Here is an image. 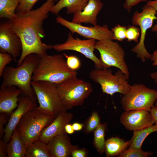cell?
<instances>
[{
    "mask_svg": "<svg viewBox=\"0 0 157 157\" xmlns=\"http://www.w3.org/2000/svg\"><path fill=\"white\" fill-rule=\"evenodd\" d=\"M55 2L54 0H47L36 9L16 13L13 17L9 20L22 43L21 53L17 62V66L30 54L35 53L41 57L47 54V50L53 49V45L43 43L42 39L45 35L43 24Z\"/></svg>",
    "mask_w": 157,
    "mask_h": 157,
    "instance_id": "1",
    "label": "cell"
},
{
    "mask_svg": "<svg viewBox=\"0 0 157 157\" xmlns=\"http://www.w3.org/2000/svg\"><path fill=\"white\" fill-rule=\"evenodd\" d=\"M41 57L32 53L27 56L17 67L6 66L2 74L1 87L14 86L20 90L22 94L36 101L37 99L31 82L34 72Z\"/></svg>",
    "mask_w": 157,
    "mask_h": 157,
    "instance_id": "2",
    "label": "cell"
},
{
    "mask_svg": "<svg viewBox=\"0 0 157 157\" xmlns=\"http://www.w3.org/2000/svg\"><path fill=\"white\" fill-rule=\"evenodd\" d=\"M76 71L68 66L63 55L47 54L40 57L34 72L32 80L46 81L57 85L76 77Z\"/></svg>",
    "mask_w": 157,
    "mask_h": 157,
    "instance_id": "3",
    "label": "cell"
},
{
    "mask_svg": "<svg viewBox=\"0 0 157 157\" xmlns=\"http://www.w3.org/2000/svg\"><path fill=\"white\" fill-rule=\"evenodd\" d=\"M56 117L41 112L35 108L25 114L16 128L20 137L26 145L39 139L42 130Z\"/></svg>",
    "mask_w": 157,
    "mask_h": 157,
    "instance_id": "4",
    "label": "cell"
},
{
    "mask_svg": "<svg viewBox=\"0 0 157 157\" xmlns=\"http://www.w3.org/2000/svg\"><path fill=\"white\" fill-rule=\"evenodd\" d=\"M57 84L46 81H33L32 86L39 106L35 108L42 113L56 117L67 111L65 109L57 88Z\"/></svg>",
    "mask_w": 157,
    "mask_h": 157,
    "instance_id": "5",
    "label": "cell"
},
{
    "mask_svg": "<svg viewBox=\"0 0 157 157\" xmlns=\"http://www.w3.org/2000/svg\"><path fill=\"white\" fill-rule=\"evenodd\" d=\"M57 88L65 110L82 105L93 89L89 82L75 77L57 85Z\"/></svg>",
    "mask_w": 157,
    "mask_h": 157,
    "instance_id": "6",
    "label": "cell"
},
{
    "mask_svg": "<svg viewBox=\"0 0 157 157\" xmlns=\"http://www.w3.org/2000/svg\"><path fill=\"white\" fill-rule=\"evenodd\" d=\"M108 69L96 68L90 72V77L100 85L104 93L111 96L116 92L123 95L126 93L131 85L129 83L125 74L119 69L113 75L112 71Z\"/></svg>",
    "mask_w": 157,
    "mask_h": 157,
    "instance_id": "7",
    "label": "cell"
},
{
    "mask_svg": "<svg viewBox=\"0 0 157 157\" xmlns=\"http://www.w3.org/2000/svg\"><path fill=\"white\" fill-rule=\"evenodd\" d=\"M157 91L147 87L143 84H134L120 100L125 111L144 110L149 112L156 102Z\"/></svg>",
    "mask_w": 157,
    "mask_h": 157,
    "instance_id": "8",
    "label": "cell"
},
{
    "mask_svg": "<svg viewBox=\"0 0 157 157\" xmlns=\"http://www.w3.org/2000/svg\"><path fill=\"white\" fill-rule=\"evenodd\" d=\"M112 40H105L96 42L95 49L100 54V59L105 68L111 67H117L125 74L128 80L129 69L125 60V52L121 45Z\"/></svg>",
    "mask_w": 157,
    "mask_h": 157,
    "instance_id": "9",
    "label": "cell"
},
{
    "mask_svg": "<svg viewBox=\"0 0 157 157\" xmlns=\"http://www.w3.org/2000/svg\"><path fill=\"white\" fill-rule=\"evenodd\" d=\"M157 12L153 7L146 5L142 8L140 13L138 11L134 13L132 19L134 25L139 26L140 28V39L139 42L131 49L136 53L138 58L144 63L147 59H150L151 55L146 49L144 41L147 30L151 28L154 21L157 19L156 15Z\"/></svg>",
    "mask_w": 157,
    "mask_h": 157,
    "instance_id": "10",
    "label": "cell"
},
{
    "mask_svg": "<svg viewBox=\"0 0 157 157\" xmlns=\"http://www.w3.org/2000/svg\"><path fill=\"white\" fill-rule=\"evenodd\" d=\"M95 40L93 39L82 40L78 38H75L69 32L66 41L63 43L53 45V49L58 52L71 50L78 52L92 61L96 69H102L105 68L104 64L94 53Z\"/></svg>",
    "mask_w": 157,
    "mask_h": 157,
    "instance_id": "11",
    "label": "cell"
},
{
    "mask_svg": "<svg viewBox=\"0 0 157 157\" xmlns=\"http://www.w3.org/2000/svg\"><path fill=\"white\" fill-rule=\"evenodd\" d=\"M56 21L57 23L67 28L72 34L77 33L87 39H93L97 41L113 40V33L106 25L85 26L81 24L68 21L59 16L56 18Z\"/></svg>",
    "mask_w": 157,
    "mask_h": 157,
    "instance_id": "12",
    "label": "cell"
},
{
    "mask_svg": "<svg viewBox=\"0 0 157 157\" xmlns=\"http://www.w3.org/2000/svg\"><path fill=\"white\" fill-rule=\"evenodd\" d=\"M22 47L21 40L13 30L9 21L0 25V51L8 53L13 56L15 62L20 56Z\"/></svg>",
    "mask_w": 157,
    "mask_h": 157,
    "instance_id": "13",
    "label": "cell"
},
{
    "mask_svg": "<svg viewBox=\"0 0 157 157\" xmlns=\"http://www.w3.org/2000/svg\"><path fill=\"white\" fill-rule=\"evenodd\" d=\"M36 107V101L29 97L22 94L19 97L18 106L10 114L5 127L3 140L6 144L10 141L14 130L23 116Z\"/></svg>",
    "mask_w": 157,
    "mask_h": 157,
    "instance_id": "14",
    "label": "cell"
},
{
    "mask_svg": "<svg viewBox=\"0 0 157 157\" xmlns=\"http://www.w3.org/2000/svg\"><path fill=\"white\" fill-rule=\"evenodd\" d=\"M120 122L130 131H135L151 126L155 123L149 112L144 110L125 111L121 115Z\"/></svg>",
    "mask_w": 157,
    "mask_h": 157,
    "instance_id": "15",
    "label": "cell"
},
{
    "mask_svg": "<svg viewBox=\"0 0 157 157\" xmlns=\"http://www.w3.org/2000/svg\"><path fill=\"white\" fill-rule=\"evenodd\" d=\"M51 157H68L78 147L73 145L66 132L53 138L47 144Z\"/></svg>",
    "mask_w": 157,
    "mask_h": 157,
    "instance_id": "16",
    "label": "cell"
},
{
    "mask_svg": "<svg viewBox=\"0 0 157 157\" xmlns=\"http://www.w3.org/2000/svg\"><path fill=\"white\" fill-rule=\"evenodd\" d=\"M73 118V115L71 113L67 111L62 112L42 130L39 139L47 144L54 137L65 132V126L70 122Z\"/></svg>",
    "mask_w": 157,
    "mask_h": 157,
    "instance_id": "17",
    "label": "cell"
},
{
    "mask_svg": "<svg viewBox=\"0 0 157 157\" xmlns=\"http://www.w3.org/2000/svg\"><path fill=\"white\" fill-rule=\"evenodd\" d=\"M22 91L14 86L1 87L0 113L10 115L18 105L19 97Z\"/></svg>",
    "mask_w": 157,
    "mask_h": 157,
    "instance_id": "18",
    "label": "cell"
},
{
    "mask_svg": "<svg viewBox=\"0 0 157 157\" xmlns=\"http://www.w3.org/2000/svg\"><path fill=\"white\" fill-rule=\"evenodd\" d=\"M103 6L100 0H89L83 10L73 14L72 22L81 24L89 23L97 25V17Z\"/></svg>",
    "mask_w": 157,
    "mask_h": 157,
    "instance_id": "19",
    "label": "cell"
},
{
    "mask_svg": "<svg viewBox=\"0 0 157 157\" xmlns=\"http://www.w3.org/2000/svg\"><path fill=\"white\" fill-rule=\"evenodd\" d=\"M89 0H59L51 8L50 12L57 15L63 8H66V13L74 14L83 10Z\"/></svg>",
    "mask_w": 157,
    "mask_h": 157,
    "instance_id": "20",
    "label": "cell"
},
{
    "mask_svg": "<svg viewBox=\"0 0 157 157\" xmlns=\"http://www.w3.org/2000/svg\"><path fill=\"white\" fill-rule=\"evenodd\" d=\"M8 157H25L26 145L20 137L16 128L6 145Z\"/></svg>",
    "mask_w": 157,
    "mask_h": 157,
    "instance_id": "21",
    "label": "cell"
},
{
    "mask_svg": "<svg viewBox=\"0 0 157 157\" xmlns=\"http://www.w3.org/2000/svg\"><path fill=\"white\" fill-rule=\"evenodd\" d=\"M129 141H126L119 138L112 137L105 143V151L107 157L119 156L130 147Z\"/></svg>",
    "mask_w": 157,
    "mask_h": 157,
    "instance_id": "22",
    "label": "cell"
},
{
    "mask_svg": "<svg viewBox=\"0 0 157 157\" xmlns=\"http://www.w3.org/2000/svg\"><path fill=\"white\" fill-rule=\"evenodd\" d=\"M25 157H51L47 144L39 139L26 145Z\"/></svg>",
    "mask_w": 157,
    "mask_h": 157,
    "instance_id": "23",
    "label": "cell"
},
{
    "mask_svg": "<svg viewBox=\"0 0 157 157\" xmlns=\"http://www.w3.org/2000/svg\"><path fill=\"white\" fill-rule=\"evenodd\" d=\"M155 132H157V124L144 129L134 131L133 135L129 140V147L141 149L142 143L145 138L150 134Z\"/></svg>",
    "mask_w": 157,
    "mask_h": 157,
    "instance_id": "24",
    "label": "cell"
},
{
    "mask_svg": "<svg viewBox=\"0 0 157 157\" xmlns=\"http://www.w3.org/2000/svg\"><path fill=\"white\" fill-rule=\"evenodd\" d=\"M19 0H0V17L11 19L16 14Z\"/></svg>",
    "mask_w": 157,
    "mask_h": 157,
    "instance_id": "25",
    "label": "cell"
},
{
    "mask_svg": "<svg viewBox=\"0 0 157 157\" xmlns=\"http://www.w3.org/2000/svg\"><path fill=\"white\" fill-rule=\"evenodd\" d=\"M106 125L100 124L95 129L94 134V142L98 152L102 154L105 151V133Z\"/></svg>",
    "mask_w": 157,
    "mask_h": 157,
    "instance_id": "26",
    "label": "cell"
},
{
    "mask_svg": "<svg viewBox=\"0 0 157 157\" xmlns=\"http://www.w3.org/2000/svg\"><path fill=\"white\" fill-rule=\"evenodd\" d=\"M151 151H145L141 149L132 148L129 147L126 149L119 156V157H147L153 155Z\"/></svg>",
    "mask_w": 157,
    "mask_h": 157,
    "instance_id": "27",
    "label": "cell"
},
{
    "mask_svg": "<svg viewBox=\"0 0 157 157\" xmlns=\"http://www.w3.org/2000/svg\"><path fill=\"white\" fill-rule=\"evenodd\" d=\"M127 28L126 26L118 24L112 28L111 31L113 34V40L121 42L126 39V33Z\"/></svg>",
    "mask_w": 157,
    "mask_h": 157,
    "instance_id": "28",
    "label": "cell"
},
{
    "mask_svg": "<svg viewBox=\"0 0 157 157\" xmlns=\"http://www.w3.org/2000/svg\"><path fill=\"white\" fill-rule=\"evenodd\" d=\"M140 34V30L134 25H129L127 28L126 33V39L128 42L133 41L138 42V38Z\"/></svg>",
    "mask_w": 157,
    "mask_h": 157,
    "instance_id": "29",
    "label": "cell"
},
{
    "mask_svg": "<svg viewBox=\"0 0 157 157\" xmlns=\"http://www.w3.org/2000/svg\"><path fill=\"white\" fill-rule=\"evenodd\" d=\"M39 0H19V4L17 8V13L30 11Z\"/></svg>",
    "mask_w": 157,
    "mask_h": 157,
    "instance_id": "30",
    "label": "cell"
},
{
    "mask_svg": "<svg viewBox=\"0 0 157 157\" xmlns=\"http://www.w3.org/2000/svg\"><path fill=\"white\" fill-rule=\"evenodd\" d=\"M63 55L66 58L67 65L71 69L76 71L80 68L81 62L78 57L74 55L68 56L65 53Z\"/></svg>",
    "mask_w": 157,
    "mask_h": 157,
    "instance_id": "31",
    "label": "cell"
},
{
    "mask_svg": "<svg viewBox=\"0 0 157 157\" xmlns=\"http://www.w3.org/2000/svg\"><path fill=\"white\" fill-rule=\"evenodd\" d=\"M100 119L97 112H93L90 117L86 127L88 132H90L95 129L100 124Z\"/></svg>",
    "mask_w": 157,
    "mask_h": 157,
    "instance_id": "32",
    "label": "cell"
},
{
    "mask_svg": "<svg viewBox=\"0 0 157 157\" xmlns=\"http://www.w3.org/2000/svg\"><path fill=\"white\" fill-rule=\"evenodd\" d=\"M13 60V57L10 54L0 52V77H1L3 71L6 65Z\"/></svg>",
    "mask_w": 157,
    "mask_h": 157,
    "instance_id": "33",
    "label": "cell"
},
{
    "mask_svg": "<svg viewBox=\"0 0 157 157\" xmlns=\"http://www.w3.org/2000/svg\"><path fill=\"white\" fill-rule=\"evenodd\" d=\"M10 115L4 113H0V138H3L5 127L9 120L8 117Z\"/></svg>",
    "mask_w": 157,
    "mask_h": 157,
    "instance_id": "34",
    "label": "cell"
},
{
    "mask_svg": "<svg viewBox=\"0 0 157 157\" xmlns=\"http://www.w3.org/2000/svg\"><path fill=\"white\" fill-rule=\"evenodd\" d=\"M147 0H125L123 5L124 9L129 13L131 8L133 6L143 1H146Z\"/></svg>",
    "mask_w": 157,
    "mask_h": 157,
    "instance_id": "35",
    "label": "cell"
},
{
    "mask_svg": "<svg viewBox=\"0 0 157 157\" xmlns=\"http://www.w3.org/2000/svg\"><path fill=\"white\" fill-rule=\"evenodd\" d=\"M6 144L3 140L0 139V157H7L6 152Z\"/></svg>",
    "mask_w": 157,
    "mask_h": 157,
    "instance_id": "36",
    "label": "cell"
},
{
    "mask_svg": "<svg viewBox=\"0 0 157 157\" xmlns=\"http://www.w3.org/2000/svg\"><path fill=\"white\" fill-rule=\"evenodd\" d=\"M146 5L153 7L157 12V0L148 1ZM151 31L153 32H156L157 34V23L152 27Z\"/></svg>",
    "mask_w": 157,
    "mask_h": 157,
    "instance_id": "37",
    "label": "cell"
},
{
    "mask_svg": "<svg viewBox=\"0 0 157 157\" xmlns=\"http://www.w3.org/2000/svg\"><path fill=\"white\" fill-rule=\"evenodd\" d=\"M86 154V151L84 150L77 149L72 152L71 156L73 157H85Z\"/></svg>",
    "mask_w": 157,
    "mask_h": 157,
    "instance_id": "38",
    "label": "cell"
},
{
    "mask_svg": "<svg viewBox=\"0 0 157 157\" xmlns=\"http://www.w3.org/2000/svg\"><path fill=\"white\" fill-rule=\"evenodd\" d=\"M155 124H157V107L153 106L149 111Z\"/></svg>",
    "mask_w": 157,
    "mask_h": 157,
    "instance_id": "39",
    "label": "cell"
},
{
    "mask_svg": "<svg viewBox=\"0 0 157 157\" xmlns=\"http://www.w3.org/2000/svg\"><path fill=\"white\" fill-rule=\"evenodd\" d=\"M150 59L152 63V65L154 66H157V50L154 51L152 54Z\"/></svg>",
    "mask_w": 157,
    "mask_h": 157,
    "instance_id": "40",
    "label": "cell"
},
{
    "mask_svg": "<svg viewBox=\"0 0 157 157\" xmlns=\"http://www.w3.org/2000/svg\"><path fill=\"white\" fill-rule=\"evenodd\" d=\"M72 126L74 131H79L82 129L83 124L82 123H74L72 124Z\"/></svg>",
    "mask_w": 157,
    "mask_h": 157,
    "instance_id": "41",
    "label": "cell"
},
{
    "mask_svg": "<svg viewBox=\"0 0 157 157\" xmlns=\"http://www.w3.org/2000/svg\"><path fill=\"white\" fill-rule=\"evenodd\" d=\"M65 132L68 134H71L73 133L74 132L72 125L70 124H68L66 125L65 127Z\"/></svg>",
    "mask_w": 157,
    "mask_h": 157,
    "instance_id": "42",
    "label": "cell"
},
{
    "mask_svg": "<svg viewBox=\"0 0 157 157\" xmlns=\"http://www.w3.org/2000/svg\"><path fill=\"white\" fill-rule=\"evenodd\" d=\"M151 78L154 80L155 82L157 83V70L156 72L151 73L150 74Z\"/></svg>",
    "mask_w": 157,
    "mask_h": 157,
    "instance_id": "43",
    "label": "cell"
},
{
    "mask_svg": "<svg viewBox=\"0 0 157 157\" xmlns=\"http://www.w3.org/2000/svg\"><path fill=\"white\" fill-rule=\"evenodd\" d=\"M156 107H157V96L156 98V101L155 102V106Z\"/></svg>",
    "mask_w": 157,
    "mask_h": 157,
    "instance_id": "44",
    "label": "cell"
},
{
    "mask_svg": "<svg viewBox=\"0 0 157 157\" xmlns=\"http://www.w3.org/2000/svg\"><path fill=\"white\" fill-rule=\"evenodd\" d=\"M55 0V1H58V0Z\"/></svg>",
    "mask_w": 157,
    "mask_h": 157,
    "instance_id": "45",
    "label": "cell"
}]
</instances>
